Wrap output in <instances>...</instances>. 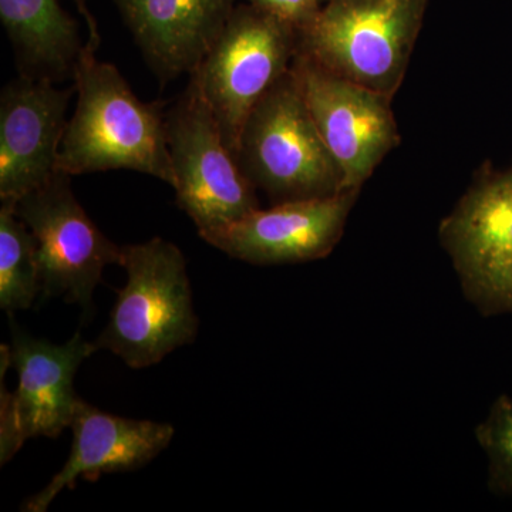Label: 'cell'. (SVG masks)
<instances>
[{
    "label": "cell",
    "mask_w": 512,
    "mask_h": 512,
    "mask_svg": "<svg viewBox=\"0 0 512 512\" xmlns=\"http://www.w3.org/2000/svg\"><path fill=\"white\" fill-rule=\"evenodd\" d=\"M86 43L76 76L77 104L57 158L70 175L131 170L173 187L174 171L160 103H144L116 66L96 59Z\"/></svg>",
    "instance_id": "obj_1"
},
{
    "label": "cell",
    "mask_w": 512,
    "mask_h": 512,
    "mask_svg": "<svg viewBox=\"0 0 512 512\" xmlns=\"http://www.w3.org/2000/svg\"><path fill=\"white\" fill-rule=\"evenodd\" d=\"M121 266L127 284L117 291L109 323L94 343L144 369L197 338L187 261L173 242L153 238L123 247Z\"/></svg>",
    "instance_id": "obj_2"
},
{
    "label": "cell",
    "mask_w": 512,
    "mask_h": 512,
    "mask_svg": "<svg viewBox=\"0 0 512 512\" xmlns=\"http://www.w3.org/2000/svg\"><path fill=\"white\" fill-rule=\"evenodd\" d=\"M429 0H328L298 32L296 53L343 79L393 97Z\"/></svg>",
    "instance_id": "obj_3"
},
{
    "label": "cell",
    "mask_w": 512,
    "mask_h": 512,
    "mask_svg": "<svg viewBox=\"0 0 512 512\" xmlns=\"http://www.w3.org/2000/svg\"><path fill=\"white\" fill-rule=\"evenodd\" d=\"M237 161L274 204L345 191L342 168L320 137L292 67L249 113Z\"/></svg>",
    "instance_id": "obj_4"
},
{
    "label": "cell",
    "mask_w": 512,
    "mask_h": 512,
    "mask_svg": "<svg viewBox=\"0 0 512 512\" xmlns=\"http://www.w3.org/2000/svg\"><path fill=\"white\" fill-rule=\"evenodd\" d=\"M298 30L252 5L237 6L200 66L190 74L237 158L255 104L291 70Z\"/></svg>",
    "instance_id": "obj_5"
},
{
    "label": "cell",
    "mask_w": 512,
    "mask_h": 512,
    "mask_svg": "<svg viewBox=\"0 0 512 512\" xmlns=\"http://www.w3.org/2000/svg\"><path fill=\"white\" fill-rule=\"evenodd\" d=\"M165 128L177 204L197 225L200 237L259 210L256 188L191 79L165 113Z\"/></svg>",
    "instance_id": "obj_6"
},
{
    "label": "cell",
    "mask_w": 512,
    "mask_h": 512,
    "mask_svg": "<svg viewBox=\"0 0 512 512\" xmlns=\"http://www.w3.org/2000/svg\"><path fill=\"white\" fill-rule=\"evenodd\" d=\"M439 239L478 313L512 315V165L476 175L441 221Z\"/></svg>",
    "instance_id": "obj_7"
},
{
    "label": "cell",
    "mask_w": 512,
    "mask_h": 512,
    "mask_svg": "<svg viewBox=\"0 0 512 512\" xmlns=\"http://www.w3.org/2000/svg\"><path fill=\"white\" fill-rule=\"evenodd\" d=\"M13 204L36 239L40 293L64 296L89 312L104 268L121 265L123 247L97 228L62 171Z\"/></svg>",
    "instance_id": "obj_8"
},
{
    "label": "cell",
    "mask_w": 512,
    "mask_h": 512,
    "mask_svg": "<svg viewBox=\"0 0 512 512\" xmlns=\"http://www.w3.org/2000/svg\"><path fill=\"white\" fill-rule=\"evenodd\" d=\"M9 367L18 373V387L0 394V464L30 439H56L70 429L80 397L74 377L84 360L97 352L96 343L76 333L64 345L26 335L12 320V343L2 345Z\"/></svg>",
    "instance_id": "obj_9"
},
{
    "label": "cell",
    "mask_w": 512,
    "mask_h": 512,
    "mask_svg": "<svg viewBox=\"0 0 512 512\" xmlns=\"http://www.w3.org/2000/svg\"><path fill=\"white\" fill-rule=\"evenodd\" d=\"M292 72L320 137L342 168L343 187L362 188L399 144L393 97L343 79L298 53Z\"/></svg>",
    "instance_id": "obj_10"
},
{
    "label": "cell",
    "mask_w": 512,
    "mask_h": 512,
    "mask_svg": "<svg viewBox=\"0 0 512 512\" xmlns=\"http://www.w3.org/2000/svg\"><path fill=\"white\" fill-rule=\"evenodd\" d=\"M359 192L360 188H355L332 197L259 208L201 238L231 258L252 265L318 261L339 244Z\"/></svg>",
    "instance_id": "obj_11"
},
{
    "label": "cell",
    "mask_w": 512,
    "mask_h": 512,
    "mask_svg": "<svg viewBox=\"0 0 512 512\" xmlns=\"http://www.w3.org/2000/svg\"><path fill=\"white\" fill-rule=\"evenodd\" d=\"M76 87L59 89L46 80L20 76L0 94V200L19 201L57 171Z\"/></svg>",
    "instance_id": "obj_12"
},
{
    "label": "cell",
    "mask_w": 512,
    "mask_h": 512,
    "mask_svg": "<svg viewBox=\"0 0 512 512\" xmlns=\"http://www.w3.org/2000/svg\"><path fill=\"white\" fill-rule=\"evenodd\" d=\"M70 429L73 443L62 470L22 510L45 512L63 490L77 480L96 481L103 474L127 473L147 466L170 446L175 434L168 423L134 420L101 412L80 399Z\"/></svg>",
    "instance_id": "obj_13"
},
{
    "label": "cell",
    "mask_w": 512,
    "mask_h": 512,
    "mask_svg": "<svg viewBox=\"0 0 512 512\" xmlns=\"http://www.w3.org/2000/svg\"><path fill=\"white\" fill-rule=\"evenodd\" d=\"M163 83L191 74L217 42L235 0H113Z\"/></svg>",
    "instance_id": "obj_14"
},
{
    "label": "cell",
    "mask_w": 512,
    "mask_h": 512,
    "mask_svg": "<svg viewBox=\"0 0 512 512\" xmlns=\"http://www.w3.org/2000/svg\"><path fill=\"white\" fill-rule=\"evenodd\" d=\"M0 19L20 76L55 84L74 80L86 45L79 23L57 0H0Z\"/></svg>",
    "instance_id": "obj_15"
},
{
    "label": "cell",
    "mask_w": 512,
    "mask_h": 512,
    "mask_svg": "<svg viewBox=\"0 0 512 512\" xmlns=\"http://www.w3.org/2000/svg\"><path fill=\"white\" fill-rule=\"evenodd\" d=\"M42 292L36 239L16 214L13 202L0 208V308L26 311Z\"/></svg>",
    "instance_id": "obj_16"
},
{
    "label": "cell",
    "mask_w": 512,
    "mask_h": 512,
    "mask_svg": "<svg viewBox=\"0 0 512 512\" xmlns=\"http://www.w3.org/2000/svg\"><path fill=\"white\" fill-rule=\"evenodd\" d=\"M476 437L488 458V488L495 495L512 498V397H497L478 424Z\"/></svg>",
    "instance_id": "obj_17"
},
{
    "label": "cell",
    "mask_w": 512,
    "mask_h": 512,
    "mask_svg": "<svg viewBox=\"0 0 512 512\" xmlns=\"http://www.w3.org/2000/svg\"><path fill=\"white\" fill-rule=\"evenodd\" d=\"M248 3L298 32L315 18L322 6L319 0H248Z\"/></svg>",
    "instance_id": "obj_18"
},
{
    "label": "cell",
    "mask_w": 512,
    "mask_h": 512,
    "mask_svg": "<svg viewBox=\"0 0 512 512\" xmlns=\"http://www.w3.org/2000/svg\"><path fill=\"white\" fill-rule=\"evenodd\" d=\"M77 8H79L80 13L86 18L87 25H89V33L90 39L89 43L93 46H99V32H97V23L94 22L93 16L90 15L89 9L86 6V0H76Z\"/></svg>",
    "instance_id": "obj_19"
},
{
    "label": "cell",
    "mask_w": 512,
    "mask_h": 512,
    "mask_svg": "<svg viewBox=\"0 0 512 512\" xmlns=\"http://www.w3.org/2000/svg\"><path fill=\"white\" fill-rule=\"evenodd\" d=\"M320 5H323V3L328 2V0H319Z\"/></svg>",
    "instance_id": "obj_20"
}]
</instances>
